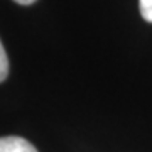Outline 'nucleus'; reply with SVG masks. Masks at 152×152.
<instances>
[{
	"mask_svg": "<svg viewBox=\"0 0 152 152\" xmlns=\"http://www.w3.org/2000/svg\"><path fill=\"white\" fill-rule=\"evenodd\" d=\"M0 152H37L29 140L17 135L0 137Z\"/></svg>",
	"mask_w": 152,
	"mask_h": 152,
	"instance_id": "nucleus-1",
	"label": "nucleus"
},
{
	"mask_svg": "<svg viewBox=\"0 0 152 152\" xmlns=\"http://www.w3.org/2000/svg\"><path fill=\"white\" fill-rule=\"evenodd\" d=\"M7 76H9V58H7L4 44L0 41V83L5 81Z\"/></svg>",
	"mask_w": 152,
	"mask_h": 152,
	"instance_id": "nucleus-2",
	"label": "nucleus"
},
{
	"mask_svg": "<svg viewBox=\"0 0 152 152\" xmlns=\"http://www.w3.org/2000/svg\"><path fill=\"white\" fill-rule=\"evenodd\" d=\"M139 9L144 20L152 24V0H139Z\"/></svg>",
	"mask_w": 152,
	"mask_h": 152,
	"instance_id": "nucleus-3",
	"label": "nucleus"
},
{
	"mask_svg": "<svg viewBox=\"0 0 152 152\" xmlns=\"http://www.w3.org/2000/svg\"><path fill=\"white\" fill-rule=\"evenodd\" d=\"M14 2H15V4H20V5H31L36 0H14Z\"/></svg>",
	"mask_w": 152,
	"mask_h": 152,
	"instance_id": "nucleus-4",
	"label": "nucleus"
}]
</instances>
